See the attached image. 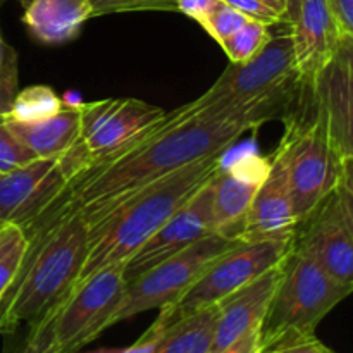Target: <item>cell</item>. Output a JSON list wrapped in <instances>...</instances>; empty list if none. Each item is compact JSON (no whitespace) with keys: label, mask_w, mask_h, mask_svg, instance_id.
Instances as JSON below:
<instances>
[{"label":"cell","mask_w":353,"mask_h":353,"mask_svg":"<svg viewBox=\"0 0 353 353\" xmlns=\"http://www.w3.org/2000/svg\"><path fill=\"white\" fill-rule=\"evenodd\" d=\"M33 159L37 157L17 141L0 116V174L12 171Z\"/></svg>","instance_id":"28"},{"label":"cell","mask_w":353,"mask_h":353,"mask_svg":"<svg viewBox=\"0 0 353 353\" xmlns=\"http://www.w3.org/2000/svg\"><path fill=\"white\" fill-rule=\"evenodd\" d=\"M124 262L100 269L74 286L54 317L57 353H78L105 330L126 293Z\"/></svg>","instance_id":"9"},{"label":"cell","mask_w":353,"mask_h":353,"mask_svg":"<svg viewBox=\"0 0 353 353\" xmlns=\"http://www.w3.org/2000/svg\"><path fill=\"white\" fill-rule=\"evenodd\" d=\"M217 353H261L259 350V330L250 331L243 338Z\"/></svg>","instance_id":"34"},{"label":"cell","mask_w":353,"mask_h":353,"mask_svg":"<svg viewBox=\"0 0 353 353\" xmlns=\"http://www.w3.org/2000/svg\"><path fill=\"white\" fill-rule=\"evenodd\" d=\"M254 128L243 121L200 119L188 102L165 116L164 123L138 147L105 165L85 171L68 185V202L85 223L154 179L176 169L226 152Z\"/></svg>","instance_id":"1"},{"label":"cell","mask_w":353,"mask_h":353,"mask_svg":"<svg viewBox=\"0 0 353 353\" xmlns=\"http://www.w3.org/2000/svg\"><path fill=\"white\" fill-rule=\"evenodd\" d=\"M293 247L309 254L338 283L353 288L352 174L299 223Z\"/></svg>","instance_id":"10"},{"label":"cell","mask_w":353,"mask_h":353,"mask_svg":"<svg viewBox=\"0 0 353 353\" xmlns=\"http://www.w3.org/2000/svg\"><path fill=\"white\" fill-rule=\"evenodd\" d=\"M61 157H38L0 174V224L26 231L68 190Z\"/></svg>","instance_id":"11"},{"label":"cell","mask_w":353,"mask_h":353,"mask_svg":"<svg viewBox=\"0 0 353 353\" xmlns=\"http://www.w3.org/2000/svg\"><path fill=\"white\" fill-rule=\"evenodd\" d=\"M10 133L34 157H59L72 147L79 134V107H65L50 117L31 123L3 121Z\"/></svg>","instance_id":"19"},{"label":"cell","mask_w":353,"mask_h":353,"mask_svg":"<svg viewBox=\"0 0 353 353\" xmlns=\"http://www.w3.org/2000/svg\"><path fill=\"white\" fill-rule=\"evenodd\" d=\"M162 107L140 99H105L79 105V134L59 155L69 181L123 157L164 123Z\"/></svg>","instance_id":"6"},{"label":"cell","mask_w":353,"mask_h":353,"mask_svg":"<svg viewBox=\"0 0 353 353\" xmlns=\"http://www.w3.org/2000/svg\"><path fill=\"white\" fill-rule=\"evenodd\" d=\"M224 155H210L147 183L88 223V252L76 285L126 262L162 224L216 176Z\"/></svg>","instance_id":"3"},{"label":"cell","mask_w":353,"mask_h":353,"mask_svg":"<svg viewBox=\"0 0 353 353\" xmlns=\"http://www.w3.org/2000/svg\"><path fill=\"white\" fill-rule=\"evenodd\" d=\"M353 40H347L309 85L314 107L326 123L334 147L353 161Z\"/></svg>","instance_id":"13"},{"label":"cell","mask_w":353,"mask_h":353,"mask_svg":"<svg viewBox=\"0 0 353 353\" xmlns=\"http://www.w3.org/2000/svg\"><path fill=\"white\" fill-rule=\"evenodd\" d=\"M23 24L43 45H64L76 40L92 17L88 0H19Z\"/></svg>","instance_id":"18"},{"label":"cell","mask_w":353,"mask_h":353,"mask_svg":"<svg viewBox=\"0 0 353 353\" xmlns=\"http://www.w3.org/2000/svg\"><path fill=\"white\" fill-rule=\"evenodd\" d=\"M338 26L347 37H353V0H326Z\"/></svg>","instance_id":"33"},{"label":"cell","mask_w":353,"mask_h":353,"mask_svg":"<svg viewBox=\"0 0 353 353\" xmlns=\"http://www.w3.org/2000/svg\"><path fill=\"white\" fill-rule=\"evenodd\" d=\"M247 21V16H243V14L238 12L236 9H233V7L228 6V3H224L223 0H221L219 6L200 23V26H202L217 43H223L228 37H231L234 31L240 30Z\"/></svg>","instance_id":"26"},{"label":"cell","mask_w":353,"mask_h":353,"mask_svg":"<svg viewBox=\"0 0 353 353\" xmlns=\"http://www.w3.org/2000/svg\"><path fill=\"white\" fill-rule=\"evenodd\" d=\"M309 107L303 112L293 110L285 117V133L274 150L285 168L299 223L340 185L341 179L352 174L353 162L341 157L334 147L312 99Z\"/></svg>","instance_id":"5"},{"label":"cell","mask_w":353,"mask_h":353,"mask_svg":"<svg viewBox=\"0 0 353 353\" xmlns=\"http://www.w3.org/2000/svg\"><path fill=\"white\" fill-rule=\"evenodd\" d=\"M64 109L61 97L47 85H31L14 95L9 109L2 114L9 123H31L50 117Z\"/></svg>","instance_id":"21"},{"label":"cell","mask_w":353,"mask_h":353,"mask_svg":"<svg viewBox=\"0 0 353 353\" xmlns=\"http://www.w3.org/2000/svg\"><path fill=\"white\" fill-rule=\"evenodd\" d=\"M14 54H16V52H14L12 48H9V45L3 41L2 34H0V76H2V72L6 71L7 64H9V61L12 59Z\"/></svg>","instance_id":"35"},{"label":"cell","mask_w":353,"mask_h":353,"mask_svg":"<svg viewBox=\"0 0 353 353\" xmlns=\"http://www.w3.org/2000/svg\"><path fill=\"white\" fill-rule=\"evenodd\" d=\"M281 265L283 262L265 271L264 274L245 285L238 292L231 293L230 296L221 300L216 338H214L210 353L224 350L250 331L261 327L265 310H268L269 302H271L276 286H278Z\"/></svg>","instance_id":"17"},{"label":"cell","mask_w":353,"mask_h":353,"mask_svg":"<svg viewBox=\"0 0 353 353\" xmlns=\"http://www.w3.org/2000/svg\"><path fill=\"white\" fill-rule=\"evenodd\" d=\"M6 2H9V0H0V7H2Z\"/></svg>","instance_id":"37"},{"label":"cell","mask_w":353,"mask_h":353,"mask_svg":"<svg viewBox=\"0 0 353 353\" xmlns=\"http://www.w3.org/2000/svg\"><path fill=\"white\" fill-rule=\"evenodd\" d=\"M238 241V238L212 233L131 279L123 302L112 317V326L138 314L174 305L205 271L207 265Z\"/></svg>","instance_id":"8"},{"label":"cell","mask_w":353,"mask_h":353,"mask_svg":"<svg viewBox=\"0 0 353 353\" xmlns=\"http://www.w3.org/2000/svg\"><path fill=\"white\" fill-rule=\"evenodd\" d=\"M169 324V317L168 312L164 309L161 310L157 319L154 321L150 327L134 341L133 345L124 348H117V350H107V352H100V353H154L155 348H157L159 341H161L162 334H164L165 326Z\"/></svg>","instance_id":"29"},{"label":"cell","mask_w":353,"mask_h":353,"mask_svg":"<svg viewBox=\"0 0 353 353\" xmlns=\"http://www.w3.org/2000/svg\"><path fill=\"white\" fill-rule=\"evenodd\" d=\"M278 2H281V3H285V0H278ZM285 7H286V3H285Z\"/></svg>","instance_id":"38"},{"label":"cell","mask_w":353,"mask_h":353,"mask_svg":"<svg viewBox=\"0 0 353 353\" xmlns=\"http://www.w3.org/2000/svg\"><path fill=\"white\" fill-rule=\"evenodd\" d=\"M28 248L19 272L0 300V334L43 319L71 295L88 252V226L64 195L24 231Z\"/></svg>","instance_id":"2"},{"label":"cell","mask_w":353,"mask_h":353,"mask_svg":"<svg viewBox=\"0 0 353 353\" xmlns=\"http://www.w3.org/2000/svg\"><path fill=\"white\" fill-rule=\"evenodd\" d=\"M300 2L302 0H285L286 3V24H292L295 21L296 14H299Z\"/></svg>","instance_id":"36"},{"label":"cell","mask_w":353,"mask_h":353,"mask_svg":"<svg viewBox=\"0 0 353 353\" xmlns=\"http://www.w3.org/2000/svg\"><path fill=\"white\" fill-rule=\"evenodd\" d=\"M271 161L257 154H247L230 165H221L210 179L212 190L214 233L240 240L247 210L268 176Z\"/></svg>","instance_id":"14"},{"label":"cell","mask_w":353,"mask_h":353,"mask_svg":"<svg viewBox=\"0 0 353 353\" xmlns=\"http://www.w3.org/2000/svg\"><path fill=\"white\" fill-rule=\"evenodd\" d=\"M293 61L302 85L309 86L317 72L334 57L347 37L338 26L326 0H302L295 21L288 24Z\"/></svg>","instance_id":"15"},{"label":"cell","mask_w":353,"mask_h":353,"mask_svg":"<svg viewBox=\"0 0 353 353\" xmlns=\"http://www.w3.org/2000/svg\"><path fill=\"white\" fill-rule=\"evenodd\" d=\"M17 92V55L14 54L12 59L7 64L6 71L0 76V116L9 109L14 95Z\"/></svg>","instance_id":"30"},{"label":"cell","mask_w":353,"mask_h":353,"mask_svg":"<svg viewBox=\"0 0 353 353\" xmlns=\"http://www.w3.org/2000/svg\"><path fill=\"white\" fill-rule=\"evenodd\" d=\"M92 17L123 12H178V0H88Z\"/></svg>","instance_id":"25"},{"label":"cell","mask_w":353,"mask_h":353,"mask_svg":"<svg viewBox=\"0 0 353 353\" xmlns=\"http://www.w3.org/2000/svg\"><path fill=\"white\" fill-rule=\"evenodd\" d=\"M293 238H257L234 243L207 265L174 305L165 307L169 323L219 303L265 271L281 264L293 248Z\"/></svg>","instance_id":"7"},{"label":"cell","mask_w":353,"mask_h":353,"mask_svg":"<svg viewBox=\"0 0 353 353\" xmlns=\"http://www.w3.org/2000/svg\"><path fill=\"white\" fill-rule=\"evenodd\" d=\"M59 309L38 321L24 331L6 334L2 353H57L54 343V317Z\"/></svg>","instance_id":"23"},{"label":"cell","mask_w":353,"mask_h":353,"mask_svg":"<svg viewBox=\"0 0 353 353\" xmlns=\"http://www.w3.org/2000/svg\"><path fill=\"white\" fill-rule=\"evenodd\" d=\"M219 303L203 307L165 326L154 353H210L216 338Z\"/></svg>","instance_id":"20"},{"label":"cell","mask_w":353,"mask_h":353,"mask_svg":"<svg viewBox=\"0 0 353 353\" xmlns=\"http://www.w3.org/2000/svg\"><path fill=\"white\" fill-rule=\"evenodd\" d=\"M269 161H271V165H269L268 176L259 186L248 207L243 226H241L240 240L293 238L299 228L285 168L274 152L269 155Z\"/></svg>","instance_id":"16"},{"label":"cell","mask_w":353,"mask_h":353,"mask_svg":"<svg viewBox=\"0 0 353 353\" xmlns=\"http://www.w3.org/2000/svg\"><path fill=\"white\" fill-rule=\"evenodd\" d=\"M28 238L16 224H0V300L19 272Z\"/></svg>","instance_id":"22"},{"label":"cell","mask_w":353,"mask_h":353,"mask_svg":"<svg viewBox=\"0 0 353 353\" xmlns=\"http://www.w3.org/2000/svg\"><path fill=\"white\" fill-rule=\"evenodd\" d=\"M271 37V26L259 23V21L248 19L240 30L234 31L231 37H228L219 45L233 64H240V62L254 57L268 43Z\"/></svg>","instance_id":"24"},{"label":"cell","mask_w":353,"mask_h":353,"mask_svg":"<svg viewBox=\"0 0 353 353\" xmlns=\"http://www.w3.org/2000/svg\"><path fill=\"white\" fill-rule=\"evenodd\" d=\"M219 3L221 0H178V12L200 24Z\"/></svg>","instance_id":"32"},{"label":"cell","mask_w":353,"mask_h":353,"mask_svg":"<svg viewBox=\"0 0 353 353\" xmlns=\"http://www.w3.org/2000/svg\"><path fill=\"white\" fill-rule=\"evenodd\" d=\"M247 16L248 19L259 21L268 26L274 24H286V7L278 0H223Z\"/></svg>","instance_id":"27"},{"label":"cell","mask_w":353,"mask_h":353,"mask_svg":"<svg viewBox=\"0 0 353 353\" xmlns=\"http://www.w3.org/2000/svg\"><path fill=\"white\" fill-rule=\"evenodd\" d=\"M209 183L183 203L161 230L124 262V279L128 283L214 233L212 190Z\"/></svg>","instance_id":"12"},{"label":"cell","mask_w":353,"mask_h":353,"mask_svg":"<svg viewBox=\"0 0 353 353\" xmlns=\"http://www.w3.org/2000/svg\"><path fill=\"white\" fill-rule=\"evenodd\" d=\"M353 292L331 278L309 254L293 247L259 327V350L316 334L327 314Z\"/></svg>","instance_id":"4"},{"label":"cell","mask_w":353,"mask_h":353,"mask_svg":"<svg viewBox=\"0 0 353 353\" xmlns=\"http://www.w3.org/2000/svg\"><path fill=\"white\" fill-rule=\"evenodd\" d=\"M261 353H336L331 350L330 347L323 343L319 338L314 336L302 338V340L288 341V343H281L278 347H272L269 350Z\"/></svg>","instance_id":"31"}]
</instances>
